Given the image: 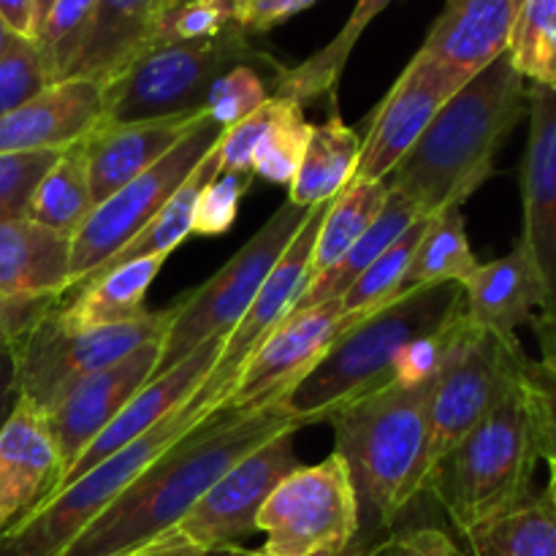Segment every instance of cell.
I'll list each match as a JSON object with an SVG mask.
<instances>
[{
	"label": "cell",
	"instance_id": "db71d44e",
	"mask_svg": "<svg viewBox=\"0 0 556 556\" xmlns=\"http://www.w3.org/2000/svg\"><path fill=\"white\" fill-rule=\"evenodd\" d=\"M33 3H36V14H38V27H41L43 16H47V14H49V9H52V3H54V0H33Z\"/></svg>",
	"mask_w": 556,
	"mask_h": 556
},
{
	"label": "cell",
	"instance_id": "74e56055",
	"mask_svg": "<svg viewBox=\"0 0 556 556\" xmlns=\"http://www.w3.org/2000/svg\"><path fill=\"white\" fill-rule=\"evenodd\" d=\"M508 54L527 85L556 87V0L521 3Z\"/></svg>",
	"mask_w": 556,
	"mask_h": 556
},
{
	"label": "cell",
	"instance_id": "44dd1931",
	"mask_svg": "<svg viewBox=\"0 0 556 556\" xmlns=\"http://www.w3.org/2000/svg\"><path fill=\"white\" fill-rule=\"evenodd\" d=\"M103 123V87L63 79L0 117V152H65Z\"/></svg>",
	"mask_w": 556,
	"mask_h": 556
},
{
	"label": "cell",
	"instance_id": "83f0119b",
	"mask_svg": "<svg viewBox=\"0 0 556 556\" xmlns=\"http://www.w3.org/2000/svg\"><path fill=\"white\" fill-rule=\"evenodd\" d=\"M166 258H139L117 266L96 280L76 288V299L58 304V315L68 329H96V326L123 324L144 313V296Z\"/></svg>",
	"mask_w": 556,
	"mask_h": 556
},
{
	"label": "cell",
	"instance_id": "277c9868",
	"mask_svg": "<svg viewBox=\"0 0 556 556\" xmlns=\"http://www.w3.org/2000/svg\"><path fill=\"white\" fill-rule=\"evenodd\" d=\"M465 313V291L456 282L402 293L362 324L342 331L313 369L277 400L286 416L302 427L326 421L369 391L394 380V362L407 342L443 329Z\"/></svg>",
	"mask_w": 556,
	"mask_h": 556
},
{
	"label": "cell",
	"instance_id": "8d00e7d4",
	"mask_svg": "<svg viewBox=\"0 0 556 556\" xmlns=\"http://www.w3.org/2000/svg\"><path fill=\"white\" fill-rule=\"evenodd\" d=\"M309 128L302 103L275 96L269 128L261 136L253 157V174L277 185H291L307 147Z\"/></svg>",
	"mask_w": 556,
	"mask_h": 556
},
{
	"label": "cell",
	"instance_id": "4dcf8cb0",
	"mask_svg": "<svg viewBox=\"0 0 556 556\" xmlns=\"http://www.w3.org/2000/svg\"><path fill=\"white\" fill-rule=\"evenodd\" d=\"M220 174V166H217V147L204 157V161L195 166V172L185 179L182 185L177 188V193L161 206L155 217L125 244L119 253H114L90 280L96 277L106 275V271L117 269V266L130 264V261H139V258H168L185 239L193 233V220H195V204H199V195L204 190V185L210 179H215ZM87 280V282H90Z\"/></svg>",
	"mask_w": 556,
	"mask_h": 556
},
{
	"label": "cell",
	"instance_id": "9f6ffc18",
	"mask_svg": "<svg viewBox=\"0 0 556 556\" xmlns=\"http://www.w3.org/2000/svg\"><path fill=\"white\" fill-rule=\"evenodd\" d=\"M250 552H244V548H237V552H231L228 556H248Z\"/></svg>",
	"mask_w": 556,
	"mask_h": 556
},
{
	"label": "cell",
	"instance_id": "f907efd6",
	"mask_svg": "<svg viewBox=\"0 0 556 556\" xmlns=\"http://www.w3.org/2000/svg\"><path fill=\"white\" fill-rule=\"evenodd\" d=\"M16 402V375H14V358L5 342L0 340V427L9 418L11 407Z\"/></svg>",
	"mask_w": 556,
	"mask_h": 556
},
{
	"label": "cell",
	"instance_id": "f6af8a7d",
	"mask_svg": "<svg viewBox=\"0 0 556 556\" xmlns=\"http://www.w3.org/2000/svg\"><path fill=\"white\" fill-rule=\"evenodd\" d=\"M521 383L530 402L538 454L541 459L556 462V372L527 356L521 367Z\"/></svg>",
	"mask_w": 556,
	"mask_h": 556
},
{
	"label": "cell",
	"instance_id": "c3c4849f",
	"mask_svg": "<svg viewBox=\"0 0 556 556\" xmlns=\"http://www.w3.org/2000/svg\"><path fill=\"white\" fill-rule=\"evenodd\" d=\"M0 22H3L11 36L36 41L38 14L33 0H0Z\"/></svg>",
	"mask_w": 556,
	"mask_h": 556
},
{
	"label": "cell",
	"instance_id": "ffe728a7",
	"mask_svg": "<svg viewBox=\"0 0 556 556\" xmlns=\"http://www.w3.org/2000/svg\"><path fill=\"white\" fill-rule=\"evenodd\" d=\"M228 337H215V340H206L190 353L188 358L177 364L168 372L155 375L123 410L117 413L112 424L87 445L79 454V459L65 470V476L60 478L58 492L68 483H74L76 478H81L85 472H90L92 467L101 465L103 459H109L112 454H117L119 448H125L128 443L139 440L141 434L150 432L152 427L168 418L172 413H177L190 396L199 391V386L204 383L206 375L212 372V367L220 358L223 348H226Z\"/></svg>",
	"mask_w": 556,
	"mask_h": 556
},
{
	"label": "cell",
	"instance_id": "9a60e30c",
	"mask_svg": "<svg viewBox=\"0 0 556 556\" xmlns=\"http://www.w3.org/2000/svg\"><path fill=\"white\" fill-rule=\"evenodd\" d=\"M351 326V320L342 315L340 299L288 313L242 364L223 407L248 410V407L275 405Z\"/></svg>",
	"mask_w": 556,
	"mask_h": 556
},
{
	"label": "cell",
	"instance_id": "8fae6325",
	"mask_svg": "<svg viewBox=\"0 0 556 556\" xmlns=\"http://www.w3.org/2000/svg\"><path fill=\"white\" fill-rule=\"evenodd\" d=\"M527 353L519 340L492 334L462 318L448 353L429 394V448L427 483L434 467L465 440L489 413L497 407L505 391L521 378Z\"/></svg>",
	"mask_w": 556,
	"mask_h": 556
},
{
	"label": "cell",
	"instance_id": "4316f807",
	"mask_svg": "<svg viewBox=\"0 0 556 556\" xmlns=\"http://www.w3.org/2000/svg\"><path fill=\"white\" fill-rule=\"evenodd\" d=\"M358 152H362V139L356 130L342 123L337 109L331 106V117L309 128L299 172L288 185V201L309 210L337 199L356 174Z\"/></svg>",
	"mask_w": 556,
	"mask_h": 556
},
{
	"label": "cell",
	"instance_id": "2e32d148",
	"mask_svg": "<svg viewBox=\"0 0 556 556\" xmlns=\"http://www.w3.org/2000/svg\"><path fill=\"white\" fill-rule=\"evenodd\" d=\"M465 87L451 71L416 52L369 119L351 182H380L416 147L451 96Z\"/></svg>",
	"mask_w": 556,
	"mask_h": 556
},
{
	"label": "cell",
	"instance_id": "681fc988",
	"mask_svg": "<svg viewBox=\"0 0 556 556\" xmlns=\"http://www.w3.org/2000/svg\"><path fill=\"white\" fill-rule=\"evenodd\" d=\"M532 329H535L538 345H541V358L538 362L556 372V309L538 313L532 318Z\"/></svg>",
	"mask_w": 556,
	"mask_h": 556
},
{
	"label": "cell",
	"instance_id": "f5cc1de1",
	"mask_svg": "<svg viewBox=\"0 0 556 556\" xmlns=\"http://www.w3.org/2000/svg\"><path fill=\"white\" fill-rule=\"evenodd\" d=\"M546 492L556 505V462H548V486H546Z\"/></svg>",
	"mask_w": 556,
	"mask_h": 556
},
{
	"label": "cell",
	"instance_id": "f1b7e54d",
	"mask_svg": "<svg viewBox=\"0 0 556 556\" xmlns=\"http://www.w3.org/2000/svg\"><path fill=\"white\" fill-rule=\"evenodd\" d=\"M421 217L427 215H421L410 201L402 199V195L396 193H389V201H386V206L380 210L378 220L356 239V244H353L334 266H329V269L320 271V275L309 277L307 286L299 293L293 309H309L318 307V304L331 302V299H340L342 293L362 277V271L367 269L375 258H380V255H383L386 250L413 226V223L421 220Z\"/></svg>",
	"mask_w": 556,
	"mask_h": 556
},
{
	"label": "cell",
	"instance_id": "1f68e13d",
	"mask_svg": "<svg viewBox=\"0 0 556 556\" xmlns=\"http://www.w3.org/2000/svg\"><path fill=\"white\" fill-rule=\"evenodd\" d=\"M472 556H556V505L548 492L465 532Z\"/></svg>",
	"mask_w": 556,
	"mask_h": 556
},
{
	"label": "cell",
	"instance_id": "bcb514c9",
	"mask_svg": "<svg viewBox=\"0 0 556 556\" xmlns=\"http://www.w3.org/2000/svg\"><path fill=\"white\" fill-rule=\"evenodd\" d=\"M364 556H465L462 548L434 527H421V530H407L400 535H391L386 541L375 543Z\"/></svg>",
	"mask_w": 556,
	"mask_h": 556
},
{
	"label": "cell",
	"instance_id": "7c38bea8",
	"mask_svg": "<svg viewBox=\"0 0 556 556\" xmlns=\"http://www.w3.org/2000/svg\"><path fill=\"white\" fill-rule=\"evenodd\" d=\"M220 136L223 128L204 109L193 130L182 136L155 166L141 172L117 193L92 206L87 220L71 237L68 291L85 286L114 253H119L161 212V206L177 193L179 185L215 150Z\"/></svg>",
	"mask_w": 556,
	"mask_h": 556
},
{
	"label": "cell",
	"instance_id": "e575fe53",
	"mask_svg": "<svg viewBox=\"0 0 556 556\" xmlns=\"http://www.w3.org/2000/svg\"><path fill=\"white\" fill-rule=\"evenodd\" d=\"M389 201V185L380 182H351L326 212L320 231L313 244V258H309V277L320 275L329 266H334L348 250L356 244V239L378 220L380 210Z\"/></svg>",
	"mask_w": 556,
	"mask_h": 556
},
{
	"label": "cell",
	"instance_id": "d6a6232c",
	"mask_svg": "<svg viewBox=\"0 0 556 556\" xmlns=\"http://www.w3.org/2000/svg\"><path fill=\"white\" fill-rule=\"evenodd\" d=\"M478 269V258L467 239L465 217L459 206L438 212L429 217L424 237L413 253L407 275L402 280V293L418 291L429 286H445V282H462Z\"/></svg>",
	"mask_w": 556,
	"mask_h": 556
},
{
	"label": "cell",
	"instance_id": "e0dca14e",
	"mask_svg": "<svg viewBox=\"0 0 556 556\" xmlns=\"http://www.w3.org/2000/svg\"><path fill=\"white\" fill-rule=\"evenodd\" d=\"M161 348L163 340L144 342L112 367L81 378L49 407V427L63 459V476L117 413L155 378Z\"/></svg>",
	"mask_w": 556,
	"mask_h": 556
},
{
	"label": "cell",
	"instance_id": "603a6c76",
	"mask_svg": "<svg viewBox=\"0 0 556 556\" xmlns=\"http://www.w3.org/2000/svg\"><path fill=\"white\" fill-rule=\"evenodd\" d=\"M467 318L505 340H519L516 329L532 324L546 307V282L525 242H516L510 253L478 269L462 282Z\"/></svg>",
	"mask_w": 556,
	"mask_h": 556
},
{
	"label": "cell",
	"instance_id": "f35d334b",
	"mask_svg": "<svg viewBox=\"0 0 556 556\" xmlns=\"http://www.w3.org/2000/svg\"><path fill=\"white\" fill-rule=\"evenodd\" d=\"M96 0H54L36 36L38 58L49 85L68 79L90 33Z\"/></svg>",
	"mask_w": 556,
	"mask_h": 556
},
{
	"label": "cell",
	"instance_id": "5bb4252c",
	"mask_svg": "<svg viewBox=\"0 0 556 556\" xmlns=\"http://www.w3.org/2000/svg\"><path fill=\"white\" fill-rule=\"evenodd\" d=\"M331 201L309 206L307 217H304V223L299 226V231L293 233L291 244H288L286 253L280 255L275 269L269 271V277L264 280L261 291L255 293L253 304L248 307L244 318L239 320L237 329L228 334L226 348H223L220 358H217V364L212 367V372L206 375V380L199 386V391L185 402L188 410L204 413V416H212V413L220 410V407L226 405L228 394H231V386L233 380H237L242 364L253 356V351L266 340V334L291 313L299 293H302V288L307 286L309 280L313 244L320 231V223H324L326 212H329Z\"/></svg>",
	"mask_w": 556,
	"mask_h": 556
},
{
	"label": "cell",
	"instance_id": "52a82bcc",
	"mask_svg": "<svg viewBox=\"0 0 556 556\" xmlns=\"http://www.w3.org/2000/svg\"><path fill=\"white\" fill-rule=\"evenodd\" d=\"M277 60L258 52L237 25L204 41L152 43L103 87V123H150L204 109L212 85L233 65Z\"/></svg>",
	"mask_w": 556,
	"mask_h": 556
},
{
	"label": "cell",
	"instance_id": "11a10c76",
	"mask_svg": "<svg viewBox=\"0 0 556 556\" xmlns=\"http://www.w3.org/2000/svg\"><path fill=\"white\" fill-rule=\"evenodd\" d=\"M9 36H11V33L5 30V25H3V22H0V54H3L5 43H9Z\"/></svg>",
	"mask_w": 556,
	"mask_h": 556
},
{
	"label": "cell",
	"instance_id": "f546056e",
	"mask_svg": "<svg viewBox=\"0 0 556 556\" xmlns=\"http://www.w3.org/2000/svg\"><path fill=\"white\" fill-rule=\"evenodd\" d=\"M391 3L394 0H356L351 20L345 22V27L324 49H318L313 58L293 65V68H282L275 76L277 96L291 98V101L302 103V106L307 101H315V98H329L331 106H334L337 87H340L342 71H345L353 47L364 36V30L372 25L375 16L389 9Z\"/></svg>",
	"mask_w": 556,
	"mask_h": 556
},
{
	"label": "cell",
	"instance_id": "ab89813d",
	"mask_svg": "<svg viewBox=\"0 0 556 556\" xmlns=\"http://www.w3.org/2000/svg\"><path fill=\"white\" fill-rule=\"evenodd\" d=\"M60 152H0V223L27 217L33 193L47 177Z\"/></svg>",
	"mask_w": 556,
	"mask_h": 556
},
{
	"label": "cell",
	"instance_id": "836d02e7",
	"mask_svg": "<svg viewBox=\"0 0 556 556\" xmlns=\"http://www.w3.org/2000/svg\"><path fill=\"white\" fill-rule=\"evenodd\" d=\"M92 206L96 204H92L90 195L87 155L79 141V144L60 152L47 177L38 182L30 206H27V220L74 237V231L87 220Z\"/></svg>",
	"mask_w": 556,
	"mask_h": 556
},
{
	"label": "cell",
	"instance_id": "816d5d0a",
	"mask_svg": "<svg viewBox=\"0 0 556 556\" xmlns=\"http://www.w3.org/2000/svg\"><path fill=\"white\" fill-rule=\"evenodd\" d=\"M367 554V548L362 546V543H358V538L353 543H348V546H334V548H320V552H315V554H309V556H364ZM248 556H269V554H264V552H250Z\"/></svg>",
	"mask_w": 556,
	"mask_h": 556
},
{
	"label": "cell",
	"instance_id": "ba28073f",
	"mask_svg": "<svg viewBox=\"0 0 556 556\" xmlns=\"http://www.w3.org/2000/svg\"><path fill=\"white\" fill-rule=\"evenodd\" d=\"M206 418L210 416L188 410L185 405L168 418H163L157 427H152L150 432L119 448L109 459H103L101 465L76 478L74 483L54 492L20 525L3 532L0 535V556L63 554L76 541V535L125 492V486H130L163 451L172 448L177 440L193 432Z\"/></svg>",
	"mask_w": 556,
	"mask_h": 556
},
{
	"label": "cell",
	"instance_id": "484cf974",
	"mask_svg": "<svg viewBox=\"0 0 556 556\" xmlns=\"http://www.w3.org/2000/svg\"><path fill=\"white\" fill-rule=\"evenodd\" d=\"M168 0H96L90 33L68 79L106 85L152 47Z\"/></svg>",
	"mask_w": 556,
	"mask_h": 556
},
{
	"label": "cell",
	"instance_id": "3957f363",
	"mask_svg": "<svg viewBox=\"0 0 556 556\" xmlns=\"http://www.w3.org/2000/svg\"><path fill=\"white\" fill-rule=\"evenodd\" d=\"M434 378L424 383L391 380L326 418L334 427V454L345 462L356 489L358 514L364 510L375 527H389L427 492Z\"/></svg>",
	"mask_w": 556,
	"mask_h": 556
},
{
	"label": "cell",
	"instance_id": "9c48e42d",
	"mask_svg": "<svg viewBox=\"0 0 556 556\" xmlns=\"http://www.w3.org/2000/svg\"><path fill=\"white\" fill-rule=\"evenodd\" d=\"M296 427L275 434L228 467L174 527L134 556H210L237 548V541L258 532V510L282 478L299 470Z\"/></svg>",
	"mask_w": 556,
	"mask_h": 556
},
{
	"label": "cell",
	"instance_id": "8992f818",
	"mask_svg": "<svg viewBox=\"0 0 556 556\" xmlns=\"http://www.w3.org/2000/svg\"><path fill=\"white\" fill-rule=\"evenodd\" d=\"M541 459L530 402L521 378L505 391L492 413L454 445L427 483L465 535L470 527L516 508L532 494Z\"/></svg>",
	"mask_w": 556,
	"mask_h": 556
},
{
	"label": "cell",
	"instance_id": "6da1fadb",
	"mask_svg": "<svg viewBox=\"0 0 556 556\" xmlns=\"http://www.w3.org/2000/svg\"><path fill=\"white\" fill-rule=\"evenodd\" d=\"M291 427L302 424L277 402L248 410L220 407L163 451L60 556H134L177 525L228 467Z\"/></svg>",
	"mask_w": 556,
	"mask_h": 556
},
{
	"label": "cell",
	"instance_id": "d590c367",
	"mask_svg": "<svg viewBox=\"0 0 556 556\" xmlns=\"http://www.w3.org/2000/svg\"><path fill=\"white\" fill-rule=\"evenodd\" d=\"M427 223L429 217H421V220L413 223V226L407 228L380 258H375L372 264L362 271V277L342 293V315H345L353 326L362 324L364 318L375 315L378 309H383L386 304H391L400 296L402 280H405L407 266H410L413 253H416L418 242H421Z\"/></svg>",
	"mask_w": 556,
	"mask_h": 556
},
{
	"label": "cell",
	"instance_id": "cb8c5ba5",
	"mask_svg": "<svg viewBox=\"0 0 556 556\" xmlns=\"http://www.w3.org/2000/svg\"><path fill=\"white\" fill-rule=\"evenodd\" d=\"M204 109L182 117L150 119V123H101L85 141L87 177L92 204H101L119 188L155 166L182 136L193 130Z\"/></svg>",
	"mask_w": 556,
	"mask_h": 556
},
{
	"label": "cell",
	"instance_id": "b9f144b4",
	"mask_svg": "<svg viewBox=\"0 0 556 556\" xmlns=\"http://www.w3.org/2000/svg\"><path fill=\"white\" fill-rule=\"evenodd\" d=\"M266 98L269 96H266L264 76L253 65H233L212 85L204 109L226 130L250 117Z\"/></svg>",
	"mask_w": 556,
	"mask_h": 556
},
{
	"label": "cell",
	"instance_id": "ee69618b",
	"mask_svg": "<svg viewBox=\"0 0 556 556\" xmlns=\"http://www.w3.org/2000/svg\"><path fill=\"white\" fill-rule=\"evenodd\" d=\"M255 174H217L204 185L195 204V237H223L237 223L239 204L253 185Z\"/></svg>",
	"mask_w": 556,
	"mask_h": 556
},
{
	"label": "cell",
	"instance_id": "ac0fdd59",
	"mask_svg": "<svg viewBox=\"0 0 556 556\" xmlns=\"http://www.w3.org/2000/svg\"><path fill=\"white\" fill-rule=\"evenodd\" d=\"M63 459L49 416L27 396H16L0 427V535L58 492Z\"/></svg>",
	"mask_w": 556,
	"mask_h": 556
},
{
	"label": "cell",
	"instance_id": "4fadbf2b",
	"mask_svg": "<svg viewBox=\"0 0 556 556\" xmlns=\"http://www.w3.org/2000/svg\"><path fill=\"white\" fill-rule=\"evenodd\" d=\"M255 527L266 535L261 552L269 556H309L356 541L362 514L345 462L331 454L282 478L258 510Z\"/></svg>",
	"mask_w": 556,
	"mask_h": 556
},
{
	"label": "cell",
	"instance_id": "60d3db41",
	"mask_svg": "<svg viewBox=\"0 0 556 556\" xmlns=\"http://www.w3.org/2000/svg\"><path fill=\"white\" fill-rule=\"evenodd\" d=\"M233 20H237V0H185L166 9L152 43L204 41L233 27Z\"/></svg>",
	"mask_w": 556,
	"mask_h": 556
},
{
	"label": "cell",
	"instance_id": "d6986e66",
	"mask_svg": "<svg viewBox=\"0 0 556 556\" xmlns=\"http://www.w3.org/2000/svg\"><path fill=\"white\" fill-rule=\"evenodd\" d=\"M527 114L530 139L521 163V242L530 248L546 282V307L541 313H548L556 309V87L530 85Z\"/></svg>",
	"mask_w": 556,
	"mask_h": 556
},
{
	"label": "cell",
	"instance_id": "d4e9b609",
	"mask_svg": "<svg viewBox=\"0 0 556 556\" xmlns=\"http://www.w3.org/2000/svg\"><path fill=\"white\" fill-rule=\"evenodd\" d=\"M71 277V233L22 220L0 223V302L63 299Z\"/></svg>",
	"mask_w": 556,
	"mask_h": 556
},
{
	"label": "cell",
	"instance_id": "7a4b0ae2",
	"mask_svg": "<svg viewBox=\"0 0 556 556\" xmlns=\"http://www.w3.org/2000/svg\"><path fill=\"white\" fill-rule=\"evenodd\" d=\"M525 76L510 54L472 76L429 123L421 139L386 177L389 193L410 201L421 215L459 206L492 177L494 157L527 114Z\"/></svg>",
	"mask_w": 556,
	"mask_h": 556
},
{
	"label": "cell",
	"instance_id": "7bdbcfd3",
	"mask_svg": "<svg viewBox=\"0 0 556 556\" xmlns=\"http://www.w3.org/2000/svg\"><path fill=\"white\" fill-rule=\"evenodd\" d=\"M49 85L36 41L9 36L0 54V117L20 109Z\"/></svg>",
	"mask_w": 556,
	"mask_h": 556
},
{
	"label": "cell",
	"instance_id": "6f0895ef",
	"mask_svg": "<svg viewBox=\"0 0 556 556\" xmlns=\"http://www.w3.org/2000/svg\"><path fill=\"white\" fill-rule=\"evenodd\" d=\"M177 3H185V0H168V5H166V9H172V5H177Z\"/></svg>",
	"mask_w": 556,
	"mask_h": 556
},
{
	"label": "cell",
	"instance_id": "30bf717a",
	"mask_svg": "<svg viewBox=\"0 0 556 556\" xmlns=\"http://www.w3.org/2000/svg\"><path fill=\"white\" fill-rule=\"evenodd\" d=\"M304 217H307V210L286 201L204 286L195 288L179 304L172 326L163 337L155 375L177 367L201 342L228 337L237 329L239 320L253 304L255 293L261 291L269 271L275 269L280 255L291 244L293 233L299 231Z\"/></svg>",
	"mask_w": 556,
	"mask_h": 556
},
{
	"label": "cell",
	"instance_id": "7dc6e473",
	"mask_svg": "<svg viewBox=\"0 0 556 556\" xmlns=\"http://www.w3.org/2000/svg\"><path fill=\"white\" fill-rule=\"evenodd\" d=\"M318 0H237V20H233V25L248 33V36L266 33L288 22L291 16L302 14V11H307Z\"/></svg>",
	"mask_w": 556,
	"mask_h": 556
},
{
	"label": "cell",
	"instance_id": "5b68a950",
	"mask_svg": "<svg viewBox=\"0 0 556 556\" xmlns=\"http://www.w3.org/2000/svg\"><path fill=\"white\" fill-rule=\"evenodd\" d=\"M54 302H0V340L14 358L16 396L43 410L87 375L112 367L144 342L163 340L177 313V307L144 309L123 324L68 329Z\"/></svg>",
	"mask_w": 556,
	"mask_h": 556
},
{
	"label": "cell",
	"instance_id": "7402d4cb",
	"mask_svg": "<svg viewBox=\"0 0 556 556\" xmlns=\"http://www.w3.org/2000/svg\"><path fill=\"white\" fill-rule=\"evenodd\" d=\"M525 0H445L427 41L418 49L467 81L508 54Z\"/></svg>",
	"mask_w": 556,
	"mask_h": 556
}]
</instances>
